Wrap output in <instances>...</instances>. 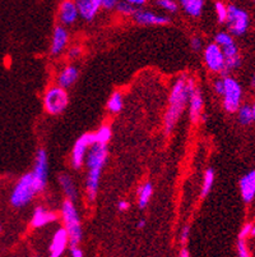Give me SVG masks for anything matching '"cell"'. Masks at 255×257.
<instances>
[{
  "label": "cell",
  "mask_w": 255,
  "mask_h": 257,
  "mask_svg": "<svg viewBox=\"0 0 255 257\" xmlns=\"http://www.w3.org/2000/svg\"><path fill=\"white\" fill-rule=\"evenodd\" d=\"M78 9L75 1L65 0L60 4V21L63 25H73L78 18Z\"/></svg>",
  "instance_id": "d6986e66"
},
{
  "label": "cell",
  "mask_w": 255,
  "mask_h": 257,
  "mask_svg": "<svg viewBox=\"0 0 255 257\" xmlns=\"http://www.w3.org/2000/svg\"><path fill=\"white\" fill-rule=\"evenodd\" d=\"M107 145L95 144L90 148L87 155V166H88V176L86 188H87V196L90 201H95L97 197V192L100 187L101 173H102L103 166L107 160Z\"/></svg>",
  "instance_id": "7a4b0ae2"
},
{
  "label": "cell",
  "mask_w": 255,
  "mask_h": 257,
  "mask_svg": "<svg viewBox=\"0 0 255 257\" xmlns=\"http://www.w3.org/2000/svg\"><path fill=\"white\" fill-rule=\"evenodd\" d=\"M215 91L222 96V94H223V78H220L215 82Z\"/></svg>",
  "instance_id": "d590c367"
},
{
  "label": "cell",
  "mask_w": 255,
  "mask_h": 257,
  "mask_svg": "<svg viewBox=\"0 0 255 257\" xmlns=\"http://www.w3.org/2000/svg\"><path fill=\"white\" fill-rule=\"evenodd\" d=\"M222 53H223L224 57V72L223 74H226V72H230L233 69L239 68L241 66V55H240L239 47H237L236 42L228 45L226 47H222Z\"/></svg>",
  "instance_id": "5bb4252c"
},
{
  "label": "cell",
  "mask_w": 255,
  "mask_h": 257,
  "mask_svg": "<svg viewBox=\"0 0 255 257\" xmlns=\"http://www.w3.org/2000/svg\"><path fill=\"white\" fill-rule=\"evenodd\" d=\"M33 178V184L36 192H42L47 184V176H49V161L47 154L44 148H40L34 157L33 172L31 173Z\"/></svg>",
  "instance_id": "ba28073f"
},
{
  "label": "cell",
  "mask_w": 255,
  "mask_h": 257,
  "mask_svg": "<svg viewBox=\"0 0 255 257\" xmlns=\"http://www.w3.org/2000/svg\"><path fill=\"white\" fill-rule=\"evenodd\" d=\"M235 42V40L232 38V36H231L228 32H218L217 35H216V37H215V44L218 45V46L221 47H226L228 46V45L233 44Z\"/></svg>",
  "instance_id": "83f0119b"
},
{
  "label": "cell",
  "mask_w": 255,
  "mask_h": 257,
  "mask_svg": "<svg viewBox=\"0 0 255 257\" xmlns=\"http://www.w3.org/2000/svg\"><path fill=\"white\" fill-rule=\"evenodd\" d=\"M156 4H157L159 6H161L162 9L167 10V12H170V13H175L179 8L178 3L174 1V0H157Z\"/></svg>",
  "instance_id": "4dcf8cb0"
},
{
  "label": "cell",
  "mask_w": 255,
  "mask_h": 257,
  "mask_svg": "<svg viewBox=\"0 0 255 257\" xmlns=\"http://www.w3.org/2000/svg\"><path fill=\"white\" fill-rule=\"evenodd\" d=\"M81 55V49L79 47H73V49H70V51H69V57L70 58H77Z\"/></svg>",
  "instance_id": "f35d334b"
},
{
  "label": "cell",
  "mask_w": 255,
  "mask_h": 257,
  "mask_svg": "<svg viewBox=\"0 0 255 257\" xmlns=\"http://www.w3.org/2000/svg\"><path fill=\"white\" fill-rule=\"evenodd\" d=\"M236 113H237V119H239L240 124H243V126H249V124H252L253 111L250 105H241Z\"/></svg>",
  "instance_id": "cb8c5ba5"
},
{
  "label": "cell",
  "mask_w": 255,
  "mask_h": 257,
  "mask_svg": "<svg viewBox=\"0 0 255 257\" xmlns=\"http://www.w3.org/2000/svg\"><path fill=\"white\" fill-rule=\"evenodd\" d=\"M190 237V226L185 225L183 229H181L180 235H179V239H180L181 245H187V242L189 241Z\"/></svg>",
  "instance_id": "1f68e13d"
},
{
  "label": "cell",
  "mask_w": 255,
  "mask_h": 257,
  "mask_svg": "<svg viewBox=\"0 0 255 257\" xmlns=\"http://www.w3.org/2000/svg\"><path fill=\"white\" fill-rule=\"evenodd\" d=\"M250 229H252V224L250 223L244 224L243 228H241V230H240L239 239H241V241H245L248 237H250Z\"/></svg>",
  "instance_id": "d6a6232c"
},
{
  "label": "cell",
  "mask_w": 255,
  "mask_h": 257,
  "mask_svg": "<svg viewBox=\"0 0 255 257\" xmlns=\"http://www.w3.org/2000/svg\"><path fill=\"white\" fill-rule=\"evenodd\" d=\"M107 109L110 113H119L123 109V97L120 92H114L110 97L109 103H107Z\"/></svg>",
  "instance_id": "484cf974"
},
{
  "label": "cell",
  "mask_w": 255,
  "mask_h": 257,
  "mask_svg": "<svg viewBox=\"0 0 255 257\" xmlns=\"http://www.w3.org/2000/svg\"><path fill=\"white\" fill-rule=\"evenodd\" d=\"M96 144L95 133H86L78 138L72 151V165L74 169H81L86 159L87 150Z\"/></svg>",
  "instance_id": "30bf717a"
},
{
  "label": "cell",
  "mask_w": 255,
  "mask_h": 257,
  "mask_svg": "<svg viewBox=\"0 0 255 257\" xmlns=\"http://www.w3.org/2000/svg\"><path fill=\"white\" fill-rule=\"evenodd\" d=\"M68 243V234H66L65 229L60 228L59 230H56L53 237V241H51L50 256L49 257H62Z\"/></svg>",
  "instance_id": "2e32d148"
},
{
  "label": "cell",
  "mask_w": 255,
  "mask_h": 257,
  "mask_svg": "<svg viewBox=\"0 0 255 257\" xmlns=\"http://www.w3.org/2000/svg\"><path fill=\"white\" fill-rule=\"evenodd\" d=\"M70 257H83V252L81 248L72 247L70 248Z\"/></svg>",
  "instance_id": "8d00e7d4"
},
{
  "label": "cell",
  "mask_w": 255,
  "mask_h": 257,
  "mask_svg": "<svg viewBox=\"0 0 255 257\" xmlns=\"http://www.w3.org/2000/svg\"><path fill=\"white\" fill-rule=\"evenodd\" d=\"M187 79L185 75L176 79L171 88L170 96H168V107L165 114V132L167 135L174 131L181 114L184 113V109L187 107L188 96H189Z\"/></svg>",
  "instance_id": "6da1fadb"
},
{
  "label": "cell",
  "mask_w": 255,
  "mask_h": 257,
  "mask_svg": "<svg viewBox=\"0 0 255 257\" xmlns=\"http://www.w3.org/2000/svg\"><path fill=\"white\" fill-rule=\"evenodd\" d=\"M239 188L244 202L250 204L255 197V170L246 173L240 178Z\"/></svg>",
  "instance_id": "4fadbf2b"
},
{
  "label": "cell",
  "mask_w": 255,
  "mask_h": 257,
  "mask_svg": "<svg viewBox=\"0 0 255 257\" xmlns=\"http://www.w3.org/2000/svg\"><path fill=\"white\" fill-rule=\"evenodd\" d=\"M134 21L139 25L143 26H162L167 25L170 22V18L162 14H156V13L150 12V10H138L134 14Z\"/></svg>",
  "instance_id": "7c38bea8"
},
{
  "label": "cell",
  "mask_w": 255,
  "mask_h": 257,
  "mask_svg": "<svg viewBox=\"0 0 255 257\" xmlns=\"http://www.w3.org/2000/svg\"><path fill=\"white\" fill-rule=\"evenodd\" d=\"M204 62L209 71L215 73L224 72V57L221 47L213 44H209L204 49Z\"/></svg>",
  "instance_id": "8fae6325"
},
{
  "label": "cell",
  "mask_w": 255,
  "mask_h": 257,
  "mask_svg": "<svg viewBox=\"0 0 255 257\" xmlns=\"http://www.w3.org/2000/svg\"><path fill=\"white\" fill-rule=\"evenodd\" d=\"M153 194V185L151 182H146L138 188V206L139 209H146L150 204Z\"/></svg>",
  "instance_id": "7402d4cb"
},
{
  "label": "cell",
  "mask_w": 255,
  "mask_h": 257,
  "mask_svg": "<svg viewBox=\"0 0 255 257\" xmlns=\"http://www.w3.org/2000/svg\"><path fill=\"white\" fill-rule=\"evenodd\" d=\"M215 9L218 22L226 23V19H227V4L223 3V1H216Z\"/></svg>",
  "instance_id": "f1b7e54d"
},
{
  "label": "cell",
  "mask_w": 255,
  "mask_h": 257,
  "mask_svg": "<svg viewBox=\"0 0 255 257\" xmlns=\"http://www.w3.org/2000/svg\"><path fill=\"white\" fill-rule=\"evenodd\" d=\"M118 10L124 16H134L138 12L137 8H134L129 1H119L118 3Z\"/></svg>",
  "instance_id": "f546056e"
},
{
  "label": "cell",
  "mask_w": 255,
  "mask_h": 257,
  "mask_svg": "<svg viewBox=\"0 0 255 257\" xmlns=\"http://www.w3.org/2000/svg\"><path fill=\"white\" fill-rule=\"evenodd\" d=\"M252 111H253V122H255V101L252 105Z\"/></svg>",
  "instance_id": "7bdbcfd3"
},
{
  "label": "cell",
  "mask_w": 255,
  "mask_h": 257,
  "mask_svg": "<svg viewBox=\"0 0 255 257\" xmlns=\"http://www.w3.org/2000/svg\"><path fill=\"white\" fill-rule=\"evenodd\" d=\"M62 217L69 243L72 247H78V243H81L82 241V225L78 211L72 201L66 200L63 204Z\"/></svg>",
  "instance_id": "3957f363"
},
{
  "label": "cell",
  "mask_w": 255,
  "mask_h": 257,
  "mask_svg": "<svg viewBox=\"0 0 255 257\" xmlns=\"http://www.w3.org/2000/svg\"><path fill=\"white\" fill-rule=\"evenodd\" d=\"M190 46H191V49H193L194 51H199L203 46L202 40H200L199 37H193L191 41H190Z\"/></svg>",
  "instance_id": "836d02e7"
},
{
  "label": "cell",
  "mask_w": 255,
  "mask_h": 257,
  "mask_svg": "<svg viewBox=\"0 0 255 257\" xmlns=\"http://www.w3.org/2000/svg\"><path fill=\"white\" fill-rule=\"evenodd\" d=\"M78 75H79V71H78L77 67H65L59 74V77H58V85H59V87L65 90V88L70 87V86L77 81Z\"/></svg>",
  "instance_id": "ffe728a7"
},
{
  "label": "cell",
  "mask_w": 255,
  "mask_h": 257,
  "mask_svg": "<svg viewBox=\"0 0 255 257\" xmlns=\"http://www.w3.org/2000/svg\"><path fill=\"white\" fill-rule=\"evenodd\" d=\"M59 182H60V185H62L63 191H64V193L66 194L68 200L73 202V201L77 198V189H75L73 179L70 178L68 174H60Z\"/></svg>",
  "instance_id": "603a6c76"
},
{
  "label": "cell",
  "mask_w": 255,
  "mask_h": 257,
  "mask_svg": "<svg viewBox=\"0 0 255 257\" xmlns=\"http://www.w3.org/2000/svg\"><path fill=\"white\" fill-rule=\"evenodd\" d=\"M68 31L63 26L55 27L53 34V40H51V54L53 55H59L60 53H63L66 44H68Z\"/></svg>",
  "instance_id": "ac0fdd59"
},
{
  "label": "cell",
  "mask_w": 255,
  "mask_h": 257,
  "mask_svg": "<svg viewBox=\"0 0 255 257\" xmlns=\"http://www.w3.org/2000/svg\"><path fill=\"white\" fill-rule=\"evenodd\" d=\"M78 14L84 19V21H92L101 9V0H77Z\"/></svg>",
  "instance_id": "9a60e30c"
},
{
  "label": "cell",
  "mask_w": 255,
  "mask_h": 257,
  "mask_svg": "<svg viewBox=\"0 0 255 257\" xmlns=\"http://www.w3.org/2000/svg\"><path fill=\"white\" fill-rule=\"evenodd\" d=\"M0 230H1V226H0Z\"/></svg>",
  "instance_id": "f6af8a7d"
},
{
  "label": "cell",
  "mask_w": 255,
  "mask_h": 257,
  "mask_svg": "<svg viewBox=\"0 0 255 257\" xmlns=\"http://www.w3.org/2000/svg\"><path fill=\"white\" fill-rule=\"evenodd\" d=\"M69 104V96L64 88L55 86V87H50L46 91L44 97V107L49 114H56L63 113L66 109Z\"/></svg>",
  "instance_id": "52a82bcc"
},
{
  "label": "cell",
  "mask_w": 255,
  "mask_h": 257,
  "mask_svg": "<svg viewBox=\"0 0 255 257\" xmlns=\"http://www.w3.org/2000/svg\"><path fill=\"white\" fill-rule=\"evenodd\" d=\"M252 87L255 88V75H253V79H252Z\"/></svg>",
  "instance_id": "ee69618b"
},
{
  "label": "cell",
  "mask_w": 255,
  "mask_h": 257,
  "mask_svg": "<svg viewBox=\"0 0 255 257\" xmlns=\"http://www.w3.org/2000/svg\"><path fill=\"white\" fill-rule=\"evenodd\" d=\"M228 34L231 36H243L249 30L250 18L246 10L241 9L235 4H227V19Z\"/></svg>",
  "instance_id": "5b68a950"
},
{
  "label": "cell",
  "mask_w": 255,
  "mask_h": 257,
  "mask_svg": "<svg viewBox=\"0 0 255 257\" xmlns=\"http://www.w3.org/2000/svg\"><path fill=\"white\" fill-rule=\"evenodd\" d=\"M250 237H255V224H252V229H250Z\"/></svg>",
  "instance_id": "b9f144b4"
},
{
  "label": "cell",
  "mask_w": 255,
  "mask_h": 257,
  "mask_svg": "<svg viewBox=\"0 0 255 257\" xmlns=\"http://www.w3.org/2000/svg\"><path fill=\"white\" fill-rule=\"evenodd\" d=\"M144 226H146V220H144V219L139 220V223H138V228H139V229H143Z\"/></svg>",
  "instance_id": "60d3db41"
},
{
  "label": "cell",
  "mask_w": 255,
  "mask_h": 257,
  "mask_svg": "<svg viewBox=\"0 0 255 257\" xmlns=\"http://www.w3.org/2000/svg\"><path fill=\"white\" fill-rule=\"evenodd\" d=\"M37 193L33 184V178L31 173L25 174L19 179L10 196V202L14 207H23L30 204L34 194Z\"/></svg>",
  "instance_id": "8992f818"
},
{
  "label": "cell",
  "mask_w": 255,
  "mask_h": 257,
  "mask_svg": "<svg viewBox=\"0 0 255 257\" xmlns=\"http://www.w3.org/2000/svg\"><path fill=\"white\" fill-rule=\"evenodd\" d=\"M58 218L59 217H58L55 213H53V211L46 210V209L42 206H38L36 207V210H34L31 224L33 228H42V226L47 225V224L56 221Z\"/></svg>",
  "instance_id": "e0dca14e"
},
{
  "label": "cell",
  "mask_w": 255,
  "mask_h": 257,
  "mask_svg": "<svg viewBox=\"0 0 255 257\" xmlns=\"http://www.w3.org/2000/svg\"><path fill=\"white\" fill-rule=\"evenodd\" d=\"M95 138H96V144L98 145H107V142L111 138V129L109 126H102L97 133H95Z\"/></svg>",
  "instance_id": "4316f807"
},
{
  "label": "cell",
  "mask_w": 255,
  "mask_h": 257,
  "mask_svg": "<svg viewBox=\"0 0 255 257\" xmlns=\"http://www.w3.org/2000/svg\"><path fill=\"white\" fill-rule=\"evenodd\" d=\"M188 86V101H189V116L190 120L193 123H196L200 119L203 111V96L202 91L199 87H196L194 79L188 78L187 79Z\"/></svg>",
  "instance_id": "9c48e42d"
},
{
  "label": "cell",
  "mask_w": 255,
  "mask_h": 257,
  "mask_svg": "<svg viewBox=\"0 0 255 257\" xmlns=\"http://www.w3.org/2000/svg\"><path fill=\"white\" fill-rule=\"evenodd\" d=\"M116 5H118L116 0H101V8H105V9H112Z\"/></svg>",
  "instance_id": "e575fe53"
},
{
  "label": "cell",
  "mask_w": 255,
  "mask_h": 257,
  "mask_svg": "<svg viewBox=\"0 0 255 257\" xmlns=\"http://www.w3.org/2000/svg\"><path fill=\"white\" fill-rule=\"evenodd\" d=\"M129 206H130V205H129V202H128V201H125V200H122V201H119V202H118V209L120 211L128 210V209H129Z\"/></svg>",
  "instance_id": "74e56055"
},
{
  "label": "cell",
  "mask_w": 255,
  "mask_h": 257,
  "mask_svg": "<svg viewBox=\"0 0 255 257\" xmlns=\"http://www.w3.org/2000/svg\"><path fill=\"white\" fill-rule=\"evenodd\" d=\"M180 5L189 16L198 18V17L202 16L204 1L203 0H181Z\"/></svg>",
  "instance_id": "44dd1931"
},
{
  "label": "cell",
  "mask_w": 255,
  "mask_h": 257,
  "mask_svg": "<svg viewBox=\"0 0 255 257\" xmlns=\"http://www.w3.org/2000/svg\"><path fill=\"white\" fill-rule=\"evenodd\" d=\"M213 183H215V172L213 169H207L204 173V178H203L202 197H205L211 192Z\"/></svg>",
  "instance_id": "d4e9b609"
},
{
  "label": "cell",
  "mask_w": 255,
  "mask_h": 257,
  "mask_svg": "<svg viewBox=\"0 0 255 257\" xmlns=\"http://www.w3.org/2000/svg\"><path fill=\"white\" fill-rule=\"evenodd\" d=\"M223 108L227 113H236L241 107L243 88L239 82L230 75L223 77Z\"/></svg>",
  "instance_id": "277c9868"
},
{
  "label": "cell",
  "mask_w": 255,
  "mask_h": 257,
  "mask_svg": "<svg viewBox=\"0 0 255 257\" xmlns=\"http://www.w3.org/2000/svg\"><path fill=\"white\" fill-rule=\"evenodd\" d=\"M179 257H190V252L187 247H183L179 252Z\"/></svg>",
  "instance_id": "ab89813d"
}]
</instances>
